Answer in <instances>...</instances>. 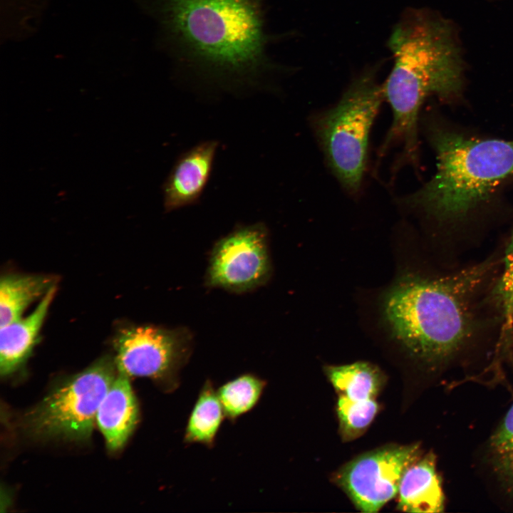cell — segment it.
Segmentation results:
<instances>
[{
	"mask_svg": "<svg viewBox=\"0 0 513 513\" xmlns=\"http://www.w3.org/2000/svg\"><path fill=\"white\" fill-rule=\"evenodd\" d=\"M264 0H163L177 62L228 89L256 88L274 72Z\"/></svg>",
	"mask_w": 513,
	"mask_h": 513,
	"instance_id": "cell-1",
	"label": "cell"
},
{
	"mask_svg": "<svg viewBox=\"0 0 513 513\" xmlns=\"http://www.w3.org/2000/svg\"><path fill=\"white\" fill-rule=\"evenodd\" d=\"M388 46L394 63L383 88L393 120L379 154L400 147L397 162L418 166L420 107L431 95L445 100L460 95L463 85L460 48L450 23L418 9L403 13Z\"/></svg>",
	"mask_w": 513,
	"mask_h": 513,
	"instance_id": "cell-2",
	"label": "cell"
},
{
	"mask_svg": "<svg viewBox=\"0 0 513 513\" xmlns=\"http://www.w3.org/2000/svg\"><path fill=\"white\" fill-rule=\"evenodd\" d=\"M479 269L442 278L408 274L385 294L382 313L392 335L428 363L450 358L472 332L469 302Z\"/></svg>",
	"mask_w": 513,
	"mask_h": 513,
	"instance_id": "cell-3",
	"label": "cell"
},
{
	"mask_svg": "<svg viewBox=\"0 0 513 513\" xmlns=\"http://www.w3.org/2000/svg\"><path fill=\"white\" fill-rule=\"evenodd\" d=\"M429 141L437 169L403 206L439 220L462 219L485 202L513 175V139H477L431 125Z\"/></svg>",
	"mask_w": 513,
	"mask_h": 513,
	"instance_id": "cell-4",
	"label": "cell"
},
{
	"mask_svg": "<svg viewBox=\"0 0 513 513\" xmlns=\"http://www.w3.org/2000/svg\"><path fill=\"white\" fill-rule=\"evenodd\" d=\"M378 71L376 65L363 70L335 105L309 120L327 165L351 195L361 190L371 128L385 99Z\"/></svg>",
	"mask_w": 513,
	"mask_h": 513,
	"instance_id": "cell-5",
	"label": "cell"
},
{
	"mask_svg": "<svg viewBox=\"0 0 513 513\" xmlns=\"http://www.w3.org/2000/svg\"><path fill=\"white\" fill-rule=\"evenodd\" d=\"M118 373L115 360L104 356L54 388L24 417L34 437L86 440L99 405Z\"/></svg>",
	"mask_w": 513,
	"mask_h": 513,
	"instance_id": "cell-6",
	"label": "cell"
},
{
	"mask_svg": "<svg viewBox=\"0 0 513 513\" xmlns=\"http://www.w3.org/2000/svg\"><path fill=\"white\" fill-rule=\"evenodd\" d=\"M113 343L118 372L151 378L165 390L172 391L178 387L180 371L190 357L193 338L184 327L139 325L120 329Z\"/></svg>",
	"mask_w": 513,
	"mask_h": 513,
	"instance_id": "cell-7",
	"label": "cell"
},
{
	"mask_svg": "<svg viewBox=\"0 0 513 513\" xmlns=\"http://www.w3.org/2000/svg\"><path fill=\"white\" fill-rule=\"evenodd\" d=\"M423 453L418 444L386 445L347 462L334 480L359 511L377 512L398 494L405 471Z\"/></svg>",
	"mask_w": 513,
	"mask_h": 513,
	"instance_id": "cell-8",
	"label": "cell"
},
{
	"mask_svg": "<svg viewBox=\"0 0 513 513\" xmlns=\"http://www.w3.org/2000/svg\"><path fill=\"white\" fill-rule=\"evenodd\" d=\"M271 273L268 229L258 222L239 226L216 242L205 283L240 294L265 284Z\"/></svg>",
	"mask_w": 513,
	"mask_h": 513,
	"instance_id": "cell-9",
	"label": "cell"
},
{
	"mask_svg": "<svg viewBox=\"0 0 513 513\" xmlns=\"http://www.w3.org/2000/svg\"><path fill=\"white\" fill-rule=\"evenodd\" d=\"M218 147V141L206 140L178 157L162 185L166 212L199 202L209 180Z\"/></svg>",
	"mask_w": 513,
	"mask_h": 513,
	"instance_id": "cell-10",
	"label": "cell"
},
{
	"mask_svg": "<svg viewBox=\"0 0 513 513\" xmlns=\"http://www.w3.org/2000/svg\"><path fill=\"white\" fill-rule=\"evenodd\" d=\"M397 507L412 513L444 511L445 494L437 471L435 457L423 453L405 471L398 492Z\"/></svg>",
	"mask_w": 513,
	"mask_h": 513,
	"instance_id": "cell-11",
	"label": "cell"
},
{
	"mask_svg": "<svg viewBox=\"0 0 513 513\" xmlns=\"http://www.w3.org/2000/svg\"><path fill=\"white\" fill-rule=\"evenodd\" d=\"M138 409L129 377L118 372L97 411L95 422L108 447H122L134 430Z\"/></svg>",
	"mask_w": 513,
	"mask_h": 513,
	"instance_id": "cell-12",
	"label": "cell"
},
{
	"mask_svg": "<svg viewBox=\"0 0 513 513\" xmlns=\"http://www.w3.org/2000/svg\"><path fill=\"white\" fill-rule=\"evenodd\" d=\"M56 291L55 286L29 315L1 327L0 373L2 376L16 371L31 353Z\"/></svg>",
	"mask_w": 513,
	"mask_h": 513,
	"instance_id": "cell-13",
	"label": "cell"
},
{
	"mask_svg": "<svg viewBox=\"0 0 513 513\" xmlns=\"http://www.w3.org/2000/svg\"><path fill=\"white\" fill-rule=\"evenodd\" d=\"M56 286V279L45 274H9L0 280V326L22 317L26 309Z\"/></svg>",
	"mask_w": 513,
	"mask_h": 513,
	"instance_id": "cell-14",
	"label": "cell"
},
{
	"mask_svg": "<svg viewBox=\"0 0 513 513\" xmlns=\"http://www.w3.org/2000/svg\"><path fill=\"white\" fill-rule=\"evenodd\" d=\"M324 370L338 398L352 403L375 400L384 382L381 370L365 361L327 366Z\"/></svg>",
	"mask_w": 513,
	"mask_h": 513,
	"instance_id": "cell-15",
	"label": "cell"
},
{
	"mask_svg": "<svg viewBox=\"0 0 513 513\" xmlns=\"http://www.w3.org/2000/svg\"><path fill=\"white\" fill-rule=\"evenodd\" d=\"M224 416L217 391L212 382L207 380L189 416L185 432V442L211 447Z\"/></svg>",
	"mask_w": 513,
	"mask_h": 513,
	"instance_id": "cell-16",
	"label": "cell"
},
{
	"mask_svg": "<svg viewBox=\"0 0 513 513\" xmlns=\"http://www.w3.org/2000/svg\"><path fill=\"white\" fill-rule=\"evenodd\" d=\"M266 385V382L259 377L246 373L220 386L217 391L225 416L234 420L252 410Z\"/></svg>",
	"mask_w": 513,
	"mask_h": 513,
	"instance_id": "cell-17",
	"label": "cell"
},
{
	"mask_svg": "<svg viewBox=\"0 0 513 513\" xmlns=\"http://www.w3.org/2000/svg\"><path fill=\"white\" fill-rule=\"evenodd\" d=\"M488 452L497 480L513 499V403L491 436Z\"/></svg>",
	"mask_w": 513,
	"mask_h": 513,
	"instance_id": "cell-18",
	"label": "cell"
},
{
	"mask_svg": "<svg viewBox=\"0 0 513 513\" xmlns=\"http://www.w3.org/2000/svg\"><path fill=\"white\" fill-rule=\"evenodd\" d=\"M501 308L502 325L499 350L508 352L513 340V235L508 244L504 259V268L495 290Z\"/></svg>",
	"mask_w": 513,
	"mask_h": 513,
	"instance_id": "cell-19",
	"label": "cell"
},
{
	"mask_svg": "<svg viewBox=\"0 0 513 513\" xmlns=\"http://www.w3.org/2000/svg\"><path fill=\"white\" fill-rule=\"evenodd\" d=\"M378 411L375 400L362 403H351L338 399L336 412L339 431L345 441L358 437L370 425Z\"/></svg>",
	"mask_w": 513,
	"mask_h": 513,
	"instance_id": "cell-20",
	"label": "cell"
}]
</instances>
